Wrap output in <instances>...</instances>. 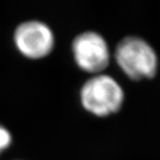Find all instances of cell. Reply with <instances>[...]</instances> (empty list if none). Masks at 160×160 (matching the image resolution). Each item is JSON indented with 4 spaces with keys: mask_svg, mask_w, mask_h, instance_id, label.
<instances>
[{
    "mask_svg": "<svg viewBox=\"0 0 160 160\" xmlns=\"http://www.w3.org/2000/svg\"><path fill=\"white\" fill-rule=\"evenodd\" d=\"M80 103L87 112L104 118L118 112L125 101V92L113 77L100 73L92 76L82 85Z\"/></svg>",
    "mask_w": 160,
    "mask_h": 160,
    "instance_id": "1",
    "label": "cell"
},
{
    "mask_svg": "<svg viewBox=\"0 0 160 160\" xmlns=\"http://www.w3.org/2000/svg\"><path fill=\"white\" fill-rule=\"evenodd\" d=\"M115 60L125 74L134 81L153 78L158 68L154 48L142 38L128 36L116 46Z\"/></svg>",
    "mask_w": 160,
    "mask_h": 160,
    "instance_id": "2",
    "label": "cell"
},
{
    "mask_svg": "<svg viewBox=\"0 0 160 160\" xmlns=\"http://www.w3.org/2000/svg\"><path fill=\"white\" fill-rule=\"evenodd\" d=\"M71 51L77 66L87 73H102L110 62L109 44L102 35L94 30L77 35L71 44Z\"/></svg>",
    "mask_w": 160,
    "mask_h": 160,
    "instance_id": "3",
    "label": "cell"
},
{
    "mask_svg": "<svg viewBox=\"0 0 160 160\" xmlns=\"http://www.w3.org/2000/svg\"><path fill=\"white\" fill-rule=\"evenodd\" d=\"M13 43L24 57L39 60L48 56L55 46V36L52 28L40 20H28L14 29Z\"/></svg>",
    "mask_w": 160,
    "mask_h": 160,
    "instance_id": "4",
    "label": "cell"
},
{
    "mask_svg": "<svg viewBox=\"0 0 160 160\" xmlns=\"http://www.w3.org/2000/svg\"><path fill=\"white\" fill-rule=\"evenodd\" d=\"M12 143L11 132L5 126L0 124V154L8 149Z\"/></svg>",
    "mask_w": 160,
    "mask_h": 160,
    "instance_id": "5",
    "label": "cell"
},
{
    "mask_svg": "<svg viewBox=\"0 0 160 160\" xmlns=\"http://www.w3.org/2000/svg\"><path fill=\"white\" fill-rule=\"evenodd\" d=\"M17 160H20V159H17Z\"/></svg>",
    "mask_w": 160,
    "mask_h": 160,
    "instance_id": "6",
    "label": "cell"
}]
</instances>
